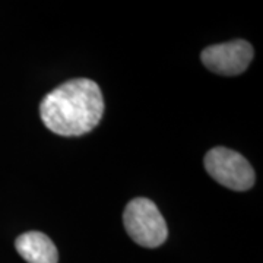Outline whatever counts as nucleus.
Returning a JSON list of instances; mask_svg holds the SVG:
<instances>
[{"instance_id":"2","label":"nucleus","mask_w":263,"mask_h":263,"mask_svg":"<svg viewBox=\"0 0 263 263\" xmlns=\"http://www.w3.org/2000/svg\"><path fill=\"white\" fill-rule=\"evenodd\" d=\"M126 233L136 245L148 249L161 246L168 237V228L157 205L146 197H136L123 214Z\"/></svg>"},{"instance_id":"1","label":"nucleus","mask_w":263,"mask_h":263,"mask_svg":"<svg viewBox=\"0 0 263 263\" xmlns=\"http://www.w3.org/2000/svg\"><path fill=\"white\" fill-rule=\"evenodd\" d=\"M103 114V92L97 82L86 78H76L59 85L40 104L44 126L66 138L94 130Z\"/></svg>"},{"instance_id":"5","label":"nucleus","mask_w":263,"mask_h":263,"mask_svg":"<svg viewBox=\"0 0 263 263\" xmlns=\"http://www.w3.org/2000/svg\"><path fill=\"white\" fill-rule=\"evenodd\" d=\"M15 247L21 257L28 263H57L59 253L50 237L40 231H28L19 235Z\"/></svg>"},{"instance_id":"3","label":"nucleus","mask_w":263,"mask_h":263,"mask_svg":"<svg viewBox=\"0 0 263 263\" xmlns=\"http://www.w3.org/2000/svg\"><path fill=\"white\" fill-rule=\"evenodd\" d=\"M205 168L215 181L235 192L249 190L256 180L250 162L241 154L224 146H216L208 152Z\"/></svg>"},{"instance_id":"4","label":"nucleus","mask_w":263,"mask_h":263,"mask_svg":"<svg viewBox=\"0 0 263 263\" xmlns=\"http://www.w3.org/2000/svg\"><path fill=\"white\" fill-rule=\"evenodd\" d=\"M253 47L245 40L215 44L205 48L200 54L202 63L211 72L222 76L243 73L253 59Z\"/></svg>"}]
</instances>
